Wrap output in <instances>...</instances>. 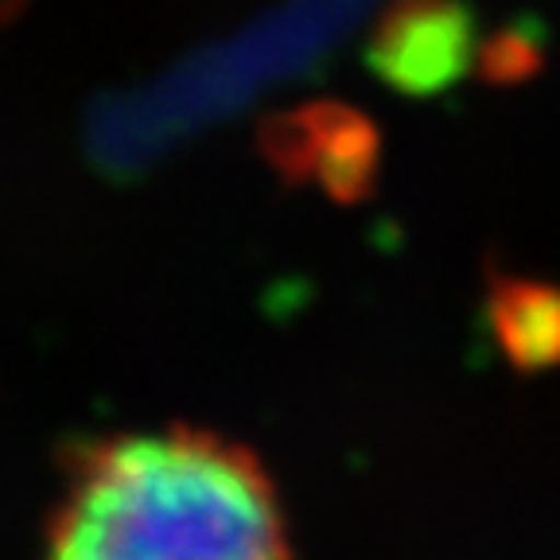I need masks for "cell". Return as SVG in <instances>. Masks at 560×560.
Wrapping results in <instances>:
<instances>
[{
	"label": "cell",
	"mask_w": 560,
	"mask_h": 560,
	"mask_svg": "<svg viewBox=\"0 0 560 560\" xmlns=\"http://www.w3.org/2000/svg\"><path fill=\"white\" fill-rule=\"evenodd\" d=\"M44 560H292L265 467L214 432H129L67 467Z\"/></svg>",
	"instance_id": "1"
},
{
	"label": "cell",
	"mask_w": 560,
	"mask_h": 560,
	"mask_svg": "<svg viewBox=\"0 0 560 560\" xmlns=\"http://www.w3.org/2000/svg\"><path fill=\"white\" fill-rule=\"evenodd\" d=\"M502 331H506L510 347L522 350L525 359H557L560 347L549 331L560 335V296L557 292H541V289H514L506 300H502Z\"/></svg>",
	"instance_id": "2"
}]
</instances>
